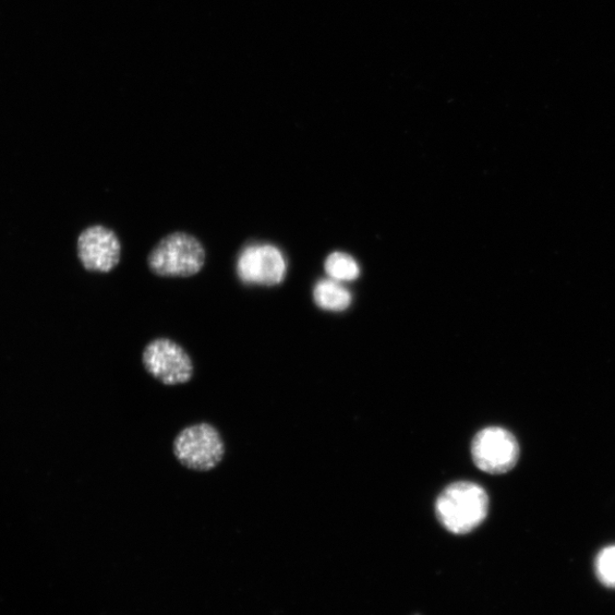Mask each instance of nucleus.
Masks as SVG:
<instances>
[{"mask_svg":"<svg viewBox=\"0 0 615 615\" xmlns=\"http://www.w3.org/2000/svg\"><path fill=\"white\" fill-rule=\"evenodd\" d=\"M490 497L479 484L456 482L438 497L435 515L451 533L467 534L489 516Z\"/></svg>","mask_w":615,"mask_h":615,"instance_id":"f257e3e1","label":"nucleus"},{"mask_svg":"<svg viewBox=\"0 0 615 615\" xmlns=\"http://www.w3.org/2000/svg\"><path fill=\"white\" fill-rule=\"evenodd\" d=\"M205 250L193 236L176 232L164 238L147 258L149 269L161 277H191L205 265Z\"/></svg>","mask_w":615,"mask_h":615,"instance_id":"f03ea898","label":"nucleus"},{"mask_svg":"<svg viewBox=\"0 0 615 615\" xmlns=\"http://www.w3.org/2000/svg\"><path fill=\"white\" fill-rule=\"evenodd\" d=\"M173 454L179 463L188 469L208 472L221 463L225 444L215 426L209 423H198L177 435Z\"/></svg>","mask_w":615,"mask_h":615,"instance_id":"7ed1b4c3","label":"nucleus"},{"mask_svg":"<svg viewBox=\"0 0 615 615\" xmlns=\"http://www.w3.org/2000/svg\"><path fill=\"white\" fill-rule=\"evenodd\" d=\"M471 451L475 466L491 474L509 472L515 469L520 457L517 438L502 427L480 431L472 442Z\"/></svg>","mask_w":615,"mask_h":615,"instance_id":"20e7f679","label":"nucleus"},{"mask_svg":"<svg viewBox=\"0 0 615 615\" xmlns=\"http://www.w3.org/2000/svg\"><path fill=\"white\" fill-rule=\"evenodd\" d=\"M142 361L148 374L165 386L188 383L194 374V365L186 350L167 338L150 341L144 349Z\"/></svg>","mask_w":615,"mask_h":615,"instance_id":"39448f33","label":"nucleus"},{"mask_svg":"<svg viewBox=\"0 0 615 615\" xmlns=\"http://www.w3.org/2000/svg\"><path fill=\"white\" fill-rule=\"evenodd\" d=\"M237 273L244 285L274 287L285 280L287 262L272 244H251L240 253Z\"/></svg>","mask_w":615,"mask_h":615,"instance_id":"423d86ee","label":"nucleus"},{"mask_svg":"<svg viewBox=\"0 0 615 615\" xmlns=\"http://www.w3.org/2000/svg\"><path fill=\"white\" fill-rule=\"evenodd\" d=\"M79 256L85 269L107 274L120 263L121 242L112 229L91 226L79 238Z\"/></svg>","mask_w":615,"mask_h":615,"instance_id":"0eeeda50","label":"nucleus"},{"mask_svg":"<svg viewBox=\"0 0 615 615\" xmlns=\"http://www.w3.org/2000/svg\"><path fill=\"white\" fill-rule=\"evenodd\" d=\"M316 304L324 311L342 312L351 303L349 291L335 279L321 280L314 290Z\"/></svg>","mask_w":615,"mask_h":615,"instance_id":"6e6552de","label":"nucleus"},{"mask_svg":"<svg viewBox=\"0 0 615 615\" xmlns=\"http://www.w3.org/2000/svg\"><path fill=\"white\" fill-rule=\"evenodd\" d=\"M325 269L329 277L337 281H351L361 274L352 256L342 252L331 253L326 261Z\"/></svg>","mask_w":615,"mask_h":615,"instance_id":"1a4fd4ad","label":"nucleus"},{"mask_svg":"<svg viewBox=\"0 0 615 615\" xmlns=\"http://www.w3.org/2000/svg\"><path fill=\"white\" fill-rule=\"evenodd\" d=\"M596 576L606 587L615 589V546L602 550L595 562Z\"/></svg>","mask_w":615,"mask_h":615,"instance_id":"9d476101","label":"nucleus"}]
</instances>
